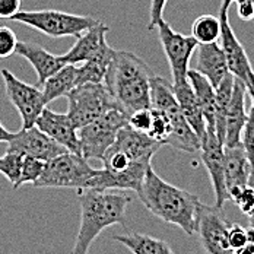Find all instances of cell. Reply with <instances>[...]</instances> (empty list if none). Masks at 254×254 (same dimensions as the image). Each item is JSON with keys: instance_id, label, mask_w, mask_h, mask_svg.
Instances as JSON below:
<instances>
[{"instance_id": "cell-1", "label": "cell", "mask_w": 254, "mask_h": 254, "mask_svg": "<svg viewBox=\"0 0 254 254\" xmlns=\"http://www.w3.org/2000/svg\"><path fill=\"white\" fill-rule=\"evenodd\" d=\"M80 224L70 254H91V247L104 229L126 225L127 206L131 202L125 190L79 189Z\"/></svg>"}, {"instance_id": "cell-2", "label": "cell", "mask_w": 254, "mask_h": 254, "mask_svg": "<svg viewBox=\"0 0 254 254\" xmlns=\"http://www.w3.org/2000/svg\"><path fill=\"white\" fill-rule=\"evenodd\" d=\"M137 196L153 216L176 225L187 235L196 234L197 213L202 203L199 196L170 184L153 171L152 165L145 174Z\"/></svg>"}, {"instance_id": "cell-3", "label": "cell", "mask_w": 254, "mask_h": 254, "mask_svg": "<svg viewBox=\"0 0 254 254\" xmlns=\"http://www.w3.org/2000/svg\"><path fill=\"white\" fill-rule=\"evenodd\" d=\"M153 75L151 67L134 53L116 50L104 83L117 107L128 116L136 110L151 108Z\"/></svg>"}, {"instance_id": "cell-4", "label": "cell", "mask_w": 254, "mask_h": 254, "mask_svg": "<svg viewBox=\"0 0 254 254\" xmlns=\"http://www.w3.org/2000/svg\"><path fill=\"white\" fill-rule=\"evenodd\" d=\"M10 21L24 24L35 31L43 32L51 38L62 37H79L86 29L95 26L100 19L89 15H73L62 10L44 9V10H21Z\"/></svg>"}, {"instance_id": "cell-5", "label": "cell", "mask_w": 254, "mask_h": 254, "mask_svg": "<svg viewBox=\"0 0 254 254\" xmlns=\"http://www.w3.org/2000/svg\"><path fill=\"white\" fill-rule=\"evenodd\" d=\"M86 158L72 152H64L46 162L44 171L32 186L37 189H86L95 176Z\"/></svg>"}, {"instance_id": "cell-6", "label": "cell", "mask_w": 254, "mask_h": 254, "mask_svg": "<svg viewBox=\"0 0 254 254\" xmlns=\"http://www.w3.org/2000/svg\"><path fill=\"white\" fill-rule=\"evenodd\" d=\"M127 119L128 116L122 108L113 107L100 119L77 128L80 155L86 159L101 161L102 155L116 142L120 128L127 126Z\"/></svg>"}, {"instance_id": "cell-7", "label": "cell", "mask_w": 254, "mask_h": 254, "mask_svg": "<svg viewBox=\"0 0 254 254\" xmlns=\"http://www.w3.org/2000/svg\"><path fill=\"white\" fill-rule=\"evenodd\" d=\"M67 116L80 128L100 119L110 108L117 107L105 83H82L67 95Z\"/></svg>"}, {"instance_id": "cell-8", "label": "cell", "mask_w": 254, "mask_h": 254, "mask_svg": "<svg viewBox=\"0 0 254 254\" xmlns=\"http://www.w3.org/2000/svg\"><path fill=\"white\" fill-rule=\"evenodd\" d=\"M231 222L224 207L200 203L197 213L196 234L206 254H234L229 244Z\"/></svg>"}, {"instance_id": "cell-9", "label": "cell", "mask_w": 254, "mask_h": 254, "mask_svg": "<svg viewBox=\"0 0 254 254\" xmlns=\"http://www.w3.org/2000/svg\"><path fill=\"white\" fill-rule=\"evenodd\" d=\"M0 75L4 82L7 100L21 116L22 127L28 128L35 126L37 119L47 105L43 97V89H40L37 85H28L22 82L7 69H1Z\"/></svg>"}, {"instance_id": "cell-10", "label": "cell", "mask_w": 254, "mask_h": 254, "mask_svg": "<svg viewBox=\"0 0 254 254\" xmlns=\"http://www.w3.org/2000/svg\"><path fill=\"white\" fill-rule=\"evenodd\" d=\"M156 28H158V35L162 50L167 56L171 69L173 83L187 80L189 64L199 43L191 35H183L177 32L164 19L156 25Z\"/></svg>"}, {"instance_id": "cell-11", "label": "cell", "mask_w": 254, "mask_h": 254, "mask_svg": "<svg viewBox=\"0 0 254 254\" xmlns=\"http://www.w3.org/2000/svg\"><path fill=\"white\" fill-rule=\"evenodd\" d=\"M224 145L219 142L215 128L206 127V133L200 143V158L215 191V206L224 207L225 202L229 200L225 171H224Z\"/></svg>"}, {"instance_id": "cell-12", "label": "cell", "mask_w": 254, "mask_h": 254, "mask_svg": "<svg viewBox=\"0 0 254 254\" xmlns=\"http://www.w3.org/2000/svg\"><path fill=\"white\" fill-rule=\"evenodd\" d=\"M9 151H16L25 156H32L41 161H50L53 158L69 152L66 148L54 142L50 136H47L44 131H41L37 126L21 128L19 131H15L7 142Z\"/></svg>"}, {"instance_id": "cell-13", "label": "cell", "mask_w": 254, "mask_h": 254, "mask_svg": "<svg viewBox=\"0 0 254 254\" xmlns=\"http://www.w3.org/2000/svg\"><path fill=\"white\" fill-rule=\"evenodd\" d=\"M219 19H221V38L219 40L222 43L221 47L224 50L227 63H228L229 73H232L246 85L250 73L253 72L250 59L229 24L228 12L219 10Z\"/></svg>"}, {"instance_id": "cell-14", "label": "cell", "mask_w": 254, "mask_h": 254, "mask_svg": "<svg viewBox=\"0 0 254 254\" xmlns=\"http://www.w3.org/2000/svg\"><path fill=\"white\" fill-rule=\"evenodd\" d=\"M35 126L54 142L66 148L69 152L80 155V145L77 137V127L73 125L70 117L66 114L54 113L50 108H44L35 122Z\"/></svg>"}, {"instance_id": "cell-15", "label": "cell", "mask_w": 254, "mask_h": 254, "mask_svg": "<svg viewBox=\"0 0 254 254\" xmlns=\"http://www.w3.org/2000/svg\"><path fill=\"white\" fill-rule=\"evenodd\" d=\"M108 29L110 28L102 21H100L95 26L86 29L79 37H76L75 44L64 54L60 56V60L64 64H80V63L92 59L107 44L105 35H107Z\"/></svg>"}, {"instance_id": "cell-16", "label": "cell", "mask_w": 254, "mask_h": 254, "mask_svg": "<svg viewBox=\"0 0 254 254\" xmlns=\"http://www.w3.org/2000/svg\"><path fill=\"white\" fill-rule=\"evenodd\" d=\"M246 85L235 77L232 97L227 111L225 119V146H235L241 140V133L249 120V111L246 110Z\"/></svg>"}, {"instance_id": "cell-17", "label": "cell", "mask_w": 254, "mask_h": 254, "mask_svg": "<svg viewBox=\"0 0 254 254\" xmlns=\"http://www.w3.org/2000/svg\"><path fill=\"white\" fill-rule=\"evenodd\" d=\"M114 145L126 153L131 161L143 164H151L152 156L162 146L146 133H139L128 126L120 128Z\"/></svg>"}, {"instance_id": "cell-18", "label": "cell", "mask_w": 254, "mask_h": 254, "mask_svg": "<svg viewBox=\"0 0 254 254\" xmlns=\"http://www.w3.org/2000/svg\"><path fill=\"white\" fill-rule=\"evenodd\" d=\"M18 56L24 57L26 62L31 63L37 73V86H41L47 79L53 76L56 72H59L64 63L60 60V56H54L44 47H41L37 43H28V41H18L16 51Z\"/></svg>"}, {"instance_id": "cell-19", "label": "cell", "mask_w": 254, "mask_h": 254, "mask_svg": "<svg viewBox=\"0 0 254 254\" xmlns=\"http://www.w3.org/2000/svg\"><path fill=\"white\" fill-rule=\"evenodd\" d=\"M196 70L200 72L216 89L229 73L228 63L222 47L218 43L199 44L196 49Z\"/></svg>"}, {"instance_id": "cell-20", "label": "cell", "mask_w": 254, "mask_h": 254, "mask_svg": "<svg viewBox=\"0 0 254 254\" xmlns=\"http://www.w3.org/2000/svg\"><path fill=\"white\" fill-rule=\"evenodd\" d=\"M224 171L228 191L231 189L250 184L252 167L241 143L224 148Z\"/></svg>"}, {"instance_id": "cell-21", "label": "cell", "mask_w": 254, "mask_h": 254, "mask_svg": "<svg viewBox=\"0 0 254 254\" xmlns=\"http://www.w3.org/2000/svg\"><path fill=\"white\" fill-rule=\"evenodd\" d=\"M173 88H174V94H176V98H177L183 116L186 117L187 123L191 126V128L196 131V134L202 140V137L206 133V120H204L203 111L200 108V104L194 95V91H193L189 79L173 83Z\"/></svg>"}, {"instance_id": "cell-22", "label": "cell", "mask_w": 254, "mask_h": 254, "mask_svg": "<svg viewBox=\"0 0 254 254\" xmlns=\"http://www.w3.org/2000/svg\"><path fill=\"white\" fill-rule=\"evenodd\" d=\"M116 50L108 46V43L98 51L92 59L76 64L77 85L82 83H102L108 73L110 64L113 62Z\"/></svg>"}, {"instance_id": "cell-23", "label": "cell", "mask_w": 254, "mask_h": 254, "mask_svg": "<svg viewBox=\"0 0 254 254\" xmlns=\"http://www.w3.org/2000/svg\"><path fill=\"white\" fill-rule=\"evenodd\" d=\"M187 79L194 91V95L203 111L206 127L215 128V110H216V89L206 77L196 69L187 72Z\"/></svg>"}, {"instance_id": "cell-24", "label": "cell", "mask_w": 254, "mask_h": 254, "mask_svg": "<svg viewBox=\"0 0 254 254\" xmlns=\"http://www.w3.org/2000/svg\"><path fill=\"white\" fill-rule=\"evenodd\" d=\"M114 241L125 246L133 254H176L167 241L148 234H140V232L122 234V235H116Z\"/></svg>"}, {"instance_id": "cell-25", "label": "cell", "mask_w": 254, "mask_h": 254, "mask_svg": "<svg viewBox=\"0 0 254 254\" xmlns=\"http://www.w3.org/2000/svg\"><path fill=\"white\" fill-rule=\"evenodd\" d=\"M43 97L46 104L54 101L60 97H66L73 88L77 86V66L64 64L43 85Z\"/></svg>"}, {"instance_id": "cell-26", "label": "cell", "mask_w": 254, "mask_h": 254, "mask_svg": "<svg viewBox=\"0 0 254 254\" xmlns=\"http://www.w3.org/2000/svg\"><path fill=\"white\" fill-rule=\"evenodd\" d=\"M235 76L228 73L216 88V110H215V130L219 142L225 146V119L228 111L229 101L232 97Z\"/></svg>"}, {"instance_id": "cell-27", "label": "cell", "mask_w": 254, "mask_h": 254, "mask_svg": "<svg viewBox=\"0 0 254 254\" xmlns=\"http://www.w3.org/2000/svg\"><path fill=\"white\" fill-rule=\"evenodd\" d=\"M151 108L165 114L180 108L173 83L158 75H153L151 80Z\"/></svg>"}, {"instance_id": "cell-28", "label": "cell", "mask_w": 254, "mask_h": 254, "mask_svg": "<svg viewBox=\"0 0 254 254\" xmlns=\"http://www.w3.org/2000/svg\"><path fill=\"white\" fill-rule=\"evenodd\" d=\"M191 37L199 44L218 43L221 38V19L213 15H202L191 25Z\"/></svg>"}, {"instance_id": "cell-29", "label": "cell", "mask_w": 254, "mask_h": 254, "mask_svg": "<svg viewBox=\"0 0 254 254\" xmlns=\"http://www.w3.org/2000/svg\"><path fill=\"white\" fill-rule=\"evenodd\" d=\"M24 155L16 151H6L0 156V174L4 176L6 180L12 184V187L18 183L21 177Z\"/></svg>"}, {"instance_id": "cell-30", "label": "cell", "mask_w": 254, "mask_h": 254, "mask_svg": "<svg viewBox=\"0 0 254 254\" xmlns=\"http://www.w3.org/2000/svg\"><path fill=\"white\" fill-rule=\"evenodd\" d=\"M44 167H46V161L24 155L21 177L18 180V183L13 186V190L21 189L24 184H34L38 178L41 177V174L44 171Z\"/></svg>"}, {"instance_id": "cell-31", "label": "cell", "mask_w": 254, "mask_h": 254, "mask_svg": "<svg viewBox=\"0 0 254 254\" xmlns=\"http://www.w3.org/2000/svg\"><path fill=\"white\" fill-rule=\"evenodd\" d=\"M229 200H232L234 203L240 207V210L250 216L254 212V184H246V186H240L235 189H231L228 191Z\"/></svg>"}, {"instance_id": "cell-32", "label": "cell", "mask_w": 254, "mask_h": 254, "mask_svg": "<svg viewBox=\"0 0 254 254\" xmlns=\"http://www.w3.org/2000/svg\"><path fill=\"white\" fill-rule=\"evenodd\" d=\"M148 136H151L155 142L161 145H167L171 136V122L165 113L152 108V126Z\"/></svg>"}, {"instance_id": "cell-33", "label": "cell", "mask_w": 254, "mask_h": 254, "mask_svg": "<svg viewBox=\"0 0 254 254\" xmlns=\"http://www.w3.org/2000/svg\"><path fill=\"white\" fill-rule=\"evenodd\" d=\"M246 156L250 162V167H252V180L250 183L254 184V117L249 114V120L246 123V127L241 133V140H240Z\"/></svg>"}, {"instance_id": "cell-34", "label": "cell", "mask_w": 254, "mask_h": 254, "mask_svg": "<svg viewBox=\"0 0 254 254\" xmlns=\"http://www.w3.org/2000/svg\"><path fill=\"white\" fill-rule=\"evenodd\" d=\"M127 126L139 133L148 134L152 126V108H142L128 114Z\"/></svg>"}, {"instance_id": "cell-35", "label": "cell", "mask_w": 254, "mask_h": 254, "mask_svg": "<svg viewBox=\"0 0 254 254\" xmlns=\"http://www.w3.org/2000/svg\"><path fill=\"white\" fill-rule=\"evenodd\" d=\"M16 46V34L6 25H0V59H7L12 54H15Z\"/></svg>"}, {"instance_id": "cell-36", "label": "cell", "mask_w": 254, "mask_h": 254, "mask_svg": "<svg viewBox=\"0 0 254 254\" xmlns=\"http://www.w3.org/2000/svg\"><path fill=\"white\" fill-rule=\"evenodd\" d=\"M229 244L232 247V250H237L243 246H246L249 243L247 238V228L238 225V224H231V228L228 232Z\"/></svg>"}, {"instance_id": "cell-37", "label": "cell", "mask_w": 254, "mask_h": 254, "mask_svg": "<svg viewBox=\"0 0 254 254\" xmlns=\"http://www.w3.org/2000/svg\"><path fill=\"white\" fill-rule=\"evenodd\" d=\"M168 0H151V10H149V24L148 29L152 31L153 28L164 19V10Z\"/></svg>"}, {"instance_id": "cell-38", "label": "cell", "mask_w": 254, "mask_h": 254, "mask_svg": "<svg viewBox=\"0 0 254 254\" xmlns=\"http://www.w3.org/2000/svg\"><path fill=\"white\" fill-rule=\"evenodd\" d=\"M21 12V0H0V19H10Z\"/></svg>"}, {"instance_id": "cell-39", "label": "cell", "mask_w": 254, "mask_h": 254, "mask_svg": "<svg viewBox=\"0 0 254 254\" xmlns=\"http://www.w3.org/2000/svg\"><path fill=\"white\" fill-rule=\"evenodd\" d=\"M237 3V13L241 21H253L254 9L252 0H235Z\"/></svg>"}, {"instance_id": "cell-40", "label": "cell", "mask_w": 254, "mask_h": 254, "mask_svg": "<svg viewBox=\"0 0 254 254\" xmlns=\"http://www.w3.org/2000/svg\"><path fill=\"white\" fill-rule=\"evenodd\" d=\"M246 88H247V95L252 98V108H250L249 114L254 117V70L250 73V76H249V80L246 83Z\"/></svg>"}, {"instance_id": "cell-41", "label": "cell", "mask_w": 254, "mask_h": 254, "mask_svg": "<svg viewBox=\"0 0 254 254\" xmlns=\"http://www.w3.org/2000/svg\"><path fill=\"white\" fill-rule=\"evenodd\" d=\"M234 254H254V243H247L246 246L234 250Z\"/></svg>"}, {"instance_id": "cell-42", "label": "cell", "mask_w": 254, "mask_h": 254, "mask_svg": "<svg viewBox=\"0 0 254 254\" xmlns=\"http://www.w3.org/2000/svg\"><path fill=\"white\" fill-rule=\"evenodd\" d=\"M12 134H13V133L9 131L6 127L1 125V122H0V142H6V143H7V142L10 140Z\"/></svg>"}, {"instance_id": "cell-43", "label": "cell", "mask_w": 254, "mask_h": 254, "mask_svg": "<svg viewBox=\"0 0 254 254\" xmlns=\"http://www.w3.org/2000/svg\"><path fill=\"white\" fill-rule=\"evenodd\" d=\"M235 0H221V7H219V10L221 12H228L229 6L234 3Z\"/></svg>"}, {"instance_id": "cell-44", "label": "cell", "mask_w": 254, "mask_h": 254, "mask_svg": "<svg viewBox=\"0 0 254 254\" xmlns=\"http://www.w3.org/2000/svg\"><path fill=\"white\" fill-rule=\"evenodd\" d=\"M247 238H249V243H254V228L252 227L247 228Z\"/></svg>"}, {"instance_id": "cell-45", "label": "cell", "mask_w": 254, "mask_h": 254, "mask_svg": "<svg viewBox=\"0 0 254 254\" xmlns=\"http://www.w3.org/2000/svg\"><path fill=\"white\" fill-rule=\"evenodd\" d=\"M249 221H250V227L254 228V212L250 215V216H249Z\"/></svg>"}, {"instance_id": "cell-46", "label": "cell", "mask_w": 254, "mask_h": 254, "mask_svg": "<svg viewBox=\"0 0 254 254\" xmlns=\"http://www.w3.org/2000/svg\"><path fill=\"white\" fill-rule=\"evenodd\" d=\"M252 1H253V9H254V0H252Z\"/></svg>"}]
</instances>
